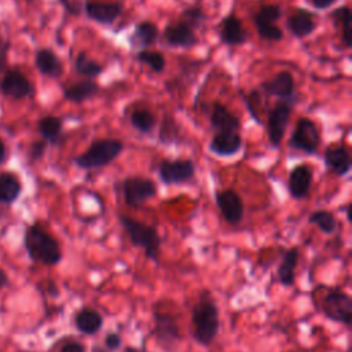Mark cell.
Wrapping results in <instances>:
<instances>
[{"label":"cell","instance_id":"6da1fadb","mask_svg":"<svg viewBox=\"0 0 352 352\" xmlns=\"http://www.w3.org/2000/svg\"><path fill=\"white\" fill-rule=\"evenodd\" d=\"M23 246L29 258L44 265H56L62 260L59 242L40 224L34 223L25 230Z\"/></svg>","mask_w":352,"mask_h":352},{"label":"cell","instance_id":"7a4b0ae2","mask_svg":"<svg viewBox=\"0 0 352 352\" xmlns=\"http://www.w3.org/2000/svg\"><path fill=\"white\" fill-rule=\"evenodd\" d=\"M191 323L194 340L204 346H209L220 329L219 308L209 296H201L192 307Z\"/></svg>","mask_w":352,"mask_h":352},{"label":"cell","instance_id":"3957f363","mask_svg":"<svg viewBox=\"0 0 352 352\" xmlns=\"http://www.w3.org/2000/svg\"><path fill=\"white\" fill-rule=\"evenodd\" d=\"M118 220L125 234L128 235L131 243L136 248H142L144 250L146 257L157 263L162 242V238L157 227L132 219L126 214H118Z\"/></svg>","mask_w":352,"mask_h":352},{"label":"cell","instance_id":"277c9868","mask_svg":"<svg viewBox=\"0 0 352 352\" xmlns=\"http://www.w3.org/2000/svg\"><path fill=\"white\" fill-rule=\"evenodd\" d=\"M124 151V143L120 139L104 138L94 140L89 147L74 158V164L81 169H98L113 162Z\"/></svg>","mask_w":352,"mask_h":352},{"label":"cell","instance_id":"5b68a950","mask_svg":"<svg viewBox=\"0 0 352 352\" xmlns=\"http://www.w3.org/2000/svg\"><path fill=\"white\" fill-rule=\"evenodd\" d=\"M322 314L331 322L351 326L352 323V298L340 289H330L320 305Z\"/></svg>","mask_w":352,"mask_h":352},{"label":"cell","instance_id":"8992f818","mask_svg":"<svg viewBox=\"0 0 352 352\" xmlns=\"http://www.w3.org/2000/svg\"><path fill=\"white\" fill-rule=\"evenodd\" d=\"M120 186L125 204L133 209L143 206L148 199L157 195V186L148 177L129 176L121 180Z\"/></svg>","mask_w":352,"mask_h":352},{"label":"cell","instance_id":"52a82bcc","mask_svg":"<svg viewBox=\"0 0 352 352\" xmlns=\"http://www.w3.org/2000/svg\"><path fill=\"white\" fill-rule=\"evenodd\" d=\"M287 144L290 148L305 154H316L320 144V132L316 122L308 117L298 118Z\"/></svg>","mask_w":352,"mask_h":352},{"label":"cell","instance_id":"ba28073f","mask_svg":"<svg viewBox=\"0 0 352 352\" xmlns=\"http://www.w3.org/2000/svg\"><path fill=\"white\" fill-rule=\"evenodd\" d=\"M296 104L294 100L278 99L275 106L268 110L267 116V133L272 147H279L285 138L286 126L290 120L292 109Z\"/></svg>","mask_w":352,"mask_h":352},{"label":"cell","instance_id":"9c48e42d","mask_svg":"<svg viewBox=\"0 0 352 352\" xmlns=\"http://www.w3.org/2000/svg\"><path fill=\"white\" fill-rule=\"evenodd\" d=\"M157 170L164 184H184L192 180L195 175V165L188 158L162 160Z\"/></svg>","mask_w":352,"mask_h":352},{"label":"cell","instance_id":"30bf717a","mask_svg":"<svg viewBox=\"0 0 352 352\" xmlns=\"http://www.w3.org/2000/svg\"><path fill=\"white\" fill-rule=\"evenodd\" d=\"M154 338L157 344L166 351L173 349L182 340L179 326L176 324L175 318L168 312L154 311Z\"/></svg>","mask_w":352,"mask_h":352},{"label":"cell","instance_id":"8fae6325","mask_svg":"<svg viewBox=\"0 0 352 352\" xmlns=\"http://www.w3.org/2000/svg\"><path fill=\"white\" fill-rule=\"evenodd\" d=\"M0 92L7 98L25 99L34 95V85L18 67H12L1 77Z\"/></svg>","mask_w":352,"mask_h":352},{"label":"cell","instance_id":"7c38bea8","mask_svg":"<svg viewBox=\"0 0 352 352\" xmlns=\"http://www.w3.org/2000/svg\"><path fill=\"white\" fill-rule=\"evenodd\" d=\"M260 92L265 96H275L278 99H287L297 102L296 82L290 72L282 70L274 74L270 80L260 82Z\"/></svg>","mask_w":352,"mask_h":352},{"label":"cell","instance_id":"4fadbf2b","mask_svg":"<svg viewBox=\"0 0 352 352\" xmlns=\"http://www.w3.org/2000/svg\"><path fill=\"white\" fill-rule=\"evenodd\" d=\"M214 198H216V205H217L220 213L223 214L224 220L228 224L236 226L242 221L243 213H245V206H243L242 198L239 197V194L235 190L227 188V190L217 191Z\"/></svg>","mask_w":352,"mask_h":352},{"label":"cell","instance_id":"5bb4252c","mask_svg":"<svg viewBox=\"0 0 352 352\" xmlns=\"http://www.w3.org/2000/svg\"><path fill=\"white\" fill-rule=\"evenodd\" d=\"M124 6L118 1H94L87 0L82 4L85 15L100 25H113L116 19L122 14Z\"/></svg>","mask_w":352,"mask_h":352},{"label":"cell","instance_id":"9a60e30c","mask_svg":"<svg viewBox=\"0 0 352 352\" xmlns=\"http://www.w3.org/2000/svg\"><path fill=\"white\" fill-rule=\"evenodd\" d=\"M162 41L168 47L173 48H191L198 44V37L195 30L190 28L186 22L169 23L162 32Z\"/></svg>","mask_w":352,"mask_h":352},{"label":"cell","instance_id":"2e32d148","mask_svg":"<svg viewBox=\"0 0 352 352\" xmlns=\"http://www.w3.org/2000/svg\"><path fill=\"white\" fill-rule=\"evenodd\" d=\"M314 180V170L309 165L307 164H300L296 165L287 179V188L289 194L294 199H304L308 197L311 186Z\"/></svg>","mask_w":352,"mask_h":352},{"label":"cell","instance_id":"e0dca14e","mask_svg":"<svg viewBox=\"0 0 352 352\" xmlns=\"http://www.w3.org/2000/svg\"><path fill=\"white\" fill-rule=\"evenodd\" d=\"M243 146L239 132H216L210 139L208 148L217 157H232L241 151Z\"/></svg>","mask_w":352,"mask_h":352},{"label":"cell","instance_id":"ac0fdd59","mask_svg":"<svg viewBox=\"0 0 352 352\" xmlns=\"http://www.w3.org/2000/svg\"><path fill=\"white\" fill-rule=\"evenodd\" d=\"M219 38L223 44L236 47L248 41V33L242 25V21L235 14L226 15L220 22Z\"/></svg>","mask_w":352,"mask_h":352},{"label":"cell","instance_id":"d6986e66","mask_svg":"<svg viewBox=\"0 0 352 352\" xmlns=\"http://www.w3.org/2000/svg\"><path fill=\"white\" fill-rule=\"evenodd\" d=\"M209 122L213 131L216 132H238L241 128L239 118L232 114L226 104L216 100L212 104Z\"/></svg>","mask_w":352,"mask_h":352},{"label":"cell","instance_id":"ffe728a7","mask_svg":"<svg viewBox=\"0 0 352 352\" xmlns=\"http://www.w3.org/2000/svg\"><path fill=\"white\" fill-rule=\"evenodd\" d=\"M286 29L292 36L304 38L316 29V15L305 8H296L286 21Z\"/></svg>","mask_w":352,"mask_h":352},{"label":"cell","instance_id":"44dd1931","mask_svg":"<svg viewBox=\"0 0 352 352\" xmlns=\"http://www.w3.org/2000/svg\"><path fill=\"white\" fill-rule=\"evenodd\" d=\"M323 162L337 176H345L352 168L351 154L344 146H329L323 153Z\"/></svg>","mask_w":352,"mask_h":352},{"label":"cell","instance_id":"7402d4cb","mask_svg":"<svg viewBox=\"0 0 352 352\" xmlns=\"http://www.w3.org/2000/svg\"><path fill=\"white\" fill-rule=\"evenodd\" d=\"M160 36L158 26L151 21H140L135 25L132 34L129 36V44L133 50H147L151 47Z\"/></svg>","mask_w":352,"mask_h":352},{"label":"cell","instance_id":"603a6c76","mask_svg":"<svg viewBox=\"0 0 352 352\" xmlns=\"http://www.w3.org/2000/svg\"><path fill=\"white\" fill-rule=\"evenodd\" d=\"M36 69L50 78H59L63 74V65L51 48H40L34 55Z\"/></svg>","mask_w":352,"mask_h":352},{"label":"cell","instance_id":"cb8c5ba5","mask_svg":"<svg viewBox=\"0 0 352 352\" xmlns=\"http://www.w3.org/2000/svg\"><path fill=\"white\" fill-rule=\"evenodd\" d=\"M333 26L340 33L341 43L345 48L352 47V12L348 6H341L334 8L329 14Z\"/></svg>","mask_w":352,"mask_h":352},{"label":"cell","instance_id":"d4e9b609","mask_svg":"<svg viewBox=\"0 0 352 352\" xmlns=\"http://www.w3.org/2000/svg\"><path fill=\"white\" fill-rule=\"evenodd\" d=\"M63 98L72 103H84L99 92V85L95 80L85 78L63 88Z\"/></svg>","mask_w":352,"mask_h":352},{"label":"cell","instance_id":"484cf974","mask_svg":"<svg viewBox=\"0 0 352 352\" xmlns=\"http://www.w3.org/2000/svg\"><path fill=\"white\" fill-rule=\"evenodd\" d=\"M103 326V316L94 308H81L74 315V327L85 336L96 334Z\"/></svg>","mask_w":352,"mask_h":352},{"label":"cell","instance_id":"4316f807","mask_svg":"<svg viewBox=\"0 0 352 352\" xmlns=\"http://www.w3.org/2000/svg\"><path fill=\"white\" fill-rule=\"evenodd\" d=\"M297 263H298V249L296 246L287 249L283 253L282 261L276 270V276H278V280L280 285H283V286L294 285V279H296L294 268H296Z\"/></svg>","mask_w":352,"mask_h":352},{"label":"cell","instance_id":"83f0119b","mask_svg":"<svg viewBox=\"0 0 352 352\" xmlns=\"http://www.w3.org/2000/svg\"><path fill=\"white\" fill-rule=\"evenodd\" d=\"M63 121L56 116L41 117L37 122V131L41 138L50 144H58L62 139Z\"/></svg>","mask_w":352,"mask_h":352},{"label":"cell","instance_id":"f1b7e54d","mask_svg":"<svg viewBox=\"0 0 352 352\" xmlns=\"http://www.w3.org/2000/svg\"><path fill=\"white\" fill-rule=\"evenodd\" d=\"M22 191L21 180L10 172L0 173V204L10 205L18 199Z\"/></svg>","mask_w":352,"mask_h":352},{"label":"cell","instance_id":"f546056e","mask_svg":"<svg viewBox=\"0 0 352 352\" xmlns=\"http://www.w3.org/2000/svg\"><path fill=\"white\" fill-rule=\"evenodd\" d=\"M103 69L104 67H103L102 63L89 58L84 51L78 52L76 59H74V70L77 72V74H80L82 77L94 80L95 77L102 74Z\"/></svg>","mask_w":352,"mask_h":352},{"label":"cell","instance_id":"4dcf8cb0","mask_svg":"<svg viewBox=\"0 0 352 352\" xmlns=\"http://www.w3.org/2000/svg\"><path fill=\"white\" fill-rule=\"evenodd\" d=\"M131 125L140 133H150L155 126V116L147 109H136L129 116Z\"/></svg>","mask_w":352,"mask_h":352},{"label":"cell","instance_id":"1f68e13d","mask_svg":"<svg viewBox=\"0 0 352 352\" xmlns=\"http://www.w3.org/2000/svg\"><path fill=\"white\" fill-rule=\"evenodd\" d=\"M308 223L316 226L323 234H333L337 230V219L336 216L324 209L314 210L308 216Z\"/></svg>","mask_w":352,"mask_h":352},{"label":"cell","instance_id":"d6a6232c","mask_svg":"<svg viewBox=\"0 0 352 352\" xmlns=\"http://www.w3.org/2000/svg\"><path fill=\"white\" fill-rule=\"evenodd\" d=\"M282 16V8L278 4H265L256 11L253 15L254 26H263V25H272L276 23Z\"/></svg>","mask_w":352,"mask_h":352},{"label":"cell","instance_id":"836d02e7","mask_svg":"<svg viewBox=\"0 0 352 352\" xmlns=\"http://www.w3.org/2000/svg\"><path fill=\"white\" fill-rule=\"evenodd\" d=\"M136 59L140 63L147 65L153 72L162 73L165 70L166 60L164 55L158 51H148V50H139L136 54Z\"/></svg>","mask_w":352,"mask_h":352},{"label":"cell","instance_id":"e575fe53","mask_svg":"<svg viewBox=\"0 0 352 352\" xmlns=\"http://www.w3.org/2000/svg\"><path fill=\"white\" fill-rule=\"evenodd\" d=\"M179 135H180V132H179V126H177L176 121L169 116L164 117L160 131H158L160 143H162V144L176 143L179 139Z\"/></svg>","mask_w":352,"mask_h":352},{"label":"cell","instance_id":"d590c367","mask_svg":"<svg viewBox=\"0 0 352 352\" xmlns=\"http://www.w3.org/2000/svg\"><path fill=\"white\" fill-rule=\"evenodd\" d=\"M182 21L186 22L190 28H192L194 30L201 28L202 23L206 21V14L204 12V10L198 6H191L183 10L182 12Z\"/></svg>","mask_w":352,"mask_h":352},{"label":"cell","instance_id":"8d00e7d4","mask_svg":"<svg viewBox=\"0 0 352 352\" xmlns=\"http://www.w3.org/2000/svg\"><path fill=\"white\" fill-rule=\"evenodd\" d=\"M243 100H245V104H246V107H248V110H249L252 118H253L257 124H261V118H260V116H258V113H257L258 104H260V102H261V92H260L258 89H252V91L249 92V95L245 96Z\"/></svg>","mask_w":352,"mask_h":352},{"label":"cell","instance_id":"74e56055","mask_svg":"<svg viewBox=\"0 0 352 352\" xmlns=\"http://www.w3.org/2000/svg\"><path fill=\"white\" fill-rule=\"evenodd\" d=\"M256 29L258 36L267 41H280L283 38V30L276 23L257 26Z\"/></svg>","mask_w":352,"mask_h":352},{"label":"cell","instance_id":"f35d334b","mask_svg":"<svg viewBox=\"0 0 352 352\" xmlns=\"http://www.w3.org/2000/svg\"><path fill=\"white\" fill-rule=\"evenodd\" d=\"M47 146H48V143H47L44 139L33 142V143L30 144V148H29V158H30L32 161H38V160H41V158L44 157V154H45Z\"/></svg>","mask_w":352,"mask_h":352},{"label":"cell","instance_id":"ab89813d","mask_svg":"<svg viewBox=\"0 0 352 352\" xmlns=\"http://www.w3.org/2000/svg\"><path fill=\"white\" fill-rule=\"evenodd\" d=\"M121 344H122V340L120 337L118 333H107L106 337H104V349L106 351H117L121 348Z\"/></svg>","mask_w":352,"mask_h":352},{"label":"cell","instance_id":"60d3db41","mask_svg":"<svg viewBox=\"0 0 352 352\" xmlns=\"http://www.w3.org/2000/svg\"><path fill=\"white\" fill-rule=\"evenodd\" d=\"M59 3L70 15H80L82 12V4L78 0H59Z\"/></svg>","mask_w":352,"mask_h":352},{"label":"cell","instance_id":"b9f144b4","mask_svg":"<svg viewBox=\"0 0 352 352\" xmlns=\"http://www.w3.org/2000/svg\"><path fill=\"white\" fill-rule=\"evenodd\" d=\"M8 51H10V41L0 32V70H3V67H4L6 62H7Z\"/></svg>","mask_w":352,"mask_h":352},{"label":"cell","instance_id":"7bdbcfd3","mask_svg":"<svg viewBox=\"0 0 352 352\" xmlns=\"http://www.w3.org/2000/svg\"><path fill=\"white\" fill-rule=\"evenodd\" d=\"M60 352H85V346L77 341H69L62 345Z\"/></svg>","mask_w":352,"mask_h":352},{"label":"cell","instance_id":"ee69618b","mask_svg":"<svg viewBox=\"0 0 352 352\" xmlns=\"http://www.w3.org/2000/svg\"><path fill=\"white\" fill-rule=\"evenodd\" d=\"M337 0H309V3L312 4V7L315 10H319V11H323V10H327L330 6H333Z\"/></svg>","mask_w":352,"mask_h":352},{"label":"cell","instance_id":"f6af8a7d","mask_svg":"<svg viewBox=\"0 0 352 352\" xmlns=\"http://www.w3.org/2000/svg\"><path fill=\"white\" fill-rule=\"evenodd\" d=\"M6 158H7V148L4 142L0 139V165L6 161Z\"/></svg>","mask_w":352,"mask_h":352},{"label":"cell","instance_id":"bcb514c9","mask_svg":"<svg viewBox=\"0 0 352 352\" xmlns=\"http://www.w3.org/2000/svg\"><path fill=\"white\" fill-rule=\"evenodd\" d=\"M7 283H8V275H7V272L4 270L0 268V289L7 286Z\"/></svg>","mask_w":352,"mask_h":352},{"label":"cell","instance_id":"7dc6e473","mask_svg":"<svg viewBox=\"0 0 352 352\" xmlns=\"http://www.w3.org/2000/svg\"><path fill=\"white\" fill-rule=\"evenodd\" d=\"M125 352H147L146 349L143 348H135V346H126L125 348Z\"/></svg>","mask_w":352,"mask_h":352},{"label":"cell","instance_id":"c3c4849f","mask_svg":"<svg viewBox=\"0 0 352 352\" xmlns=\"http://www.w3.org/2000/svg\"><path fill=\"white\" fill-rule=\"evenodd\" d=\"M28 1H32V0H28Z\"/></svg>","mask_w":352,"mask_h":352}]
</instances>
